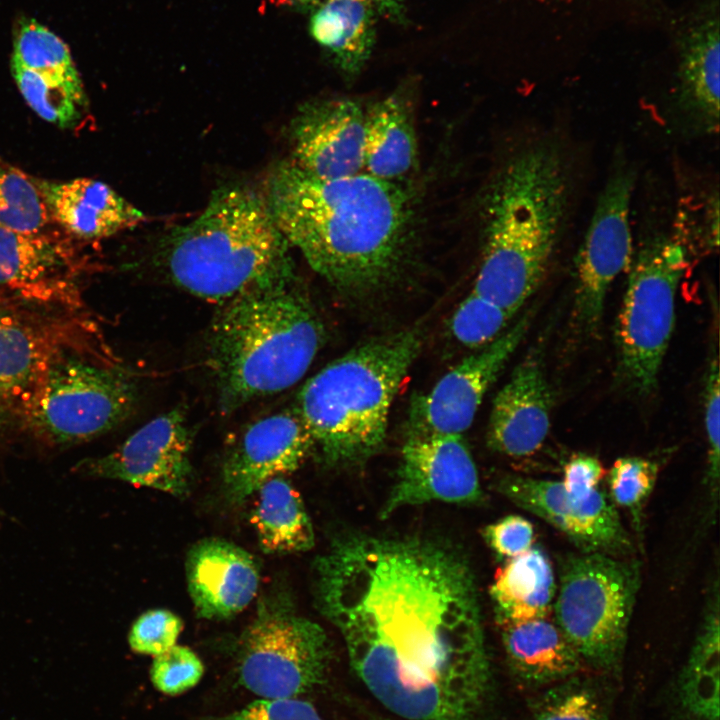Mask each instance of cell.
Instances as JSON below:
<instances>
[{"instance_id": "cell-14", "label": "cell", "mask_w": 720, "mask_h": 720, "mask_svg": "<svg viewBox=\"0 0 720 720\" xmlns=\"http://www.w3.org/2000/svg\"><path fill=\"white\" fill-rule=\"evenodd\" d=\"M192 434L183 406L147 422L110 453L78 464L88 475L185 496L190 488Z\"/></svg>"}, {"instance_id": "cell-19", "label": "cell", "mask_w": 720, "mask_h": 720, "mask_svg": "<svg viewBox=\"0 0 720 720\" xmlns=\"http://www.w3.org/2000/svg\"><path fill=\"white\" fill-rule=\"evenodd\" d=\"M0 294L51 310L82 307L71 251L41 232L0 227Z\"/></svg>"}, {"instance_id": "cell-5", "label": "cell", "mask_w": 720, "mask_h": 720, "mask_svg": "<svg viewBox=\"0 0 720 720\" xmlns=\"http://www.w3.org/2000/svg\"><path fill=\"white\" fill-rule=\"evenodd\" d=\"M266 201L243 184L216 189L204 210L160 239L155 264L175 286L223 303L293 263Z\"/></svg>"}, {"instance_id": "cell-21", "label": "cell", "mask_w": 720, "mask_h": 720, "mask_svg": "<svg viewBox=\"0 0 720 720\" xmlns=\"http://www.w3.org/2000/svg\"><path fill=\"white\" fill-rule=\"evenodd\" d=\"M553 392L540 352H530L494 398L487 430L488 446L513 459L536 453L550 429Z\"/></svg>"}, {"instance_id": "cell-4", "label": "cell", "mask_w": 720, "mask_h": 720, "mask_svg": "<svg viewBox=\"0 0 720 720\" xmlns=\"http://www.w3.org/2000/svg\"><path fill=\"white\" fill-rule=\"evenodd\" d=\"M324 339L323 323L294 264L223 302L208 337V362L220 411L234 412L294 385Z\"/></svg>"}, {"instance_id": "cell-30", "label": "cell", "mask_w": 720, "mask_h": 720, "mask_svg": "<svg viewBox=\"0 0 720 720\" xmlns=\"http://www.w3.org/2000/svg\"><path fill=\"white\" fill-rule=\"evenodd\" d=\"M718 598L680 675L679 699L690 720H719Z\"/></svg>"}, {"instance_id": "cell-31", "label": "cell", "mask_w": 720, "mask_h": 720, "mask_svg": "<svg viewBox=\"0 0 720 720\" xmlns=\"http://www.w3.org/2000/svg\"><path fill=\"white\" fill-rule=\"evenodd\" d=\"M47 205L32 180L0 163V227L40 232L49 221Z\"/></svg>"}, {"instance_id": "cell-40", "label": "cell", "mask_w": 720, "mask_h": 720, "mask_svg": "<svg viewBox=\"0 0 720 720\" xmlns=\"http://www.w3.org/2000/svg\"><path fill=\"white\" fill-rule=\"evenodd\" d=\"M605 475L606 470L598 458L577 453L564 465L561 483L568 494L583 499L599 488Z\"/></svg>"}, {"instance_id": "cell-10", "label": "cell", "mask_w": 720, "mask_h": 720, "mask_svg": "<svg viewBox=\"0 0 720 720\" xmlns=\"http://www.w3.org/2000/svg\"><path fill=\"white\" fill-rule=\"evenodd\" d=\"M239 648L240 681L261 698H296L320 684L331 651L324 629L280 593L260 599Z\"/></svg>"}, {"instance_id": "cell-24", "label": "cell", "mask_w": 720, "mask_h": 720, "mask_svg": "<svg viewBox=\"0 0 720 720\" xmlns=\"http://www.w3.org/2000/svg\"><path fill=\"white\" fill-rule=\"evenodd\" d=\"M500 626L506 659L521 680L542 685L569 677L580 669V656L548 617Z\"/></svg>"}, {"instance_id": "cell-27", "label": "cell", "mask_w": 720, "mask_h": 720, "mask_svg": "<svg viewBox=\"0 0 720 720\" xmlns=\"http://www.w3.org/2000/svg\"><path fill=\"white\" fill-rule=\"evenodd\" d=\"M557 582L547 554L532 547L498 569L490 587L500 625L548 617Z\"/></svg>"}, {"instance_id": "cell-33", "label": "cell", "mask_w": 720, "mask_h": 720, "mask_svg": "<svg viewBox=\"0 0 720 720\" xmlns=\"http://www.w3.org/2000/svg\"><path fill=\"white\" fill-rule=\"evenodd\" d=\"M659 473L656 461L640 457L618 458L608 472V487L615 506L630 511L639 522L642 506L651 494Z\"/></svg>"}, {"instance_id": "cell-3", "label": "cell", "mask_w": 720, "mask_h": 720, "mask_svg": "<svg viewBox=\"0 0 720 720\" xmlns=\"http://www.w3.org/2000/svg\"><path fill=\"white\" fill-rule=\"evenodd\" d=\"M571 189L568 158L552 139H537L504 163L484 199V241L474 293L517 313L549 268Z\"/></svg>"}, {"instance_id": "cell-38", "label": "cell", "mask_w": 720, "mask_h": 720, "mask_svg": "<svg viewBox=\"0 0 720 720\" xmlns=\"http://www.w3.org/2000/svg\"><path fill=\"white\" fill-rule=\"evenodd\" d=\"M720 384L718 356L710 361L705 382L704 418L708 446V479L711 489H716L720 472Z\"/></svg>"}, {"instance_id": "cell-39", "label": "cell", "mask_w": 720, "mask_h": 720, "mask_svg": "<svg viewBox=\"0 0 720 720\" xmlns=\"http://www.w3.org/2000/svg\"><path fill=\"white\" fill-rule=\"evenodd\" d=\"M534 720H607L595 696L588 690L573 689L549 700Z\"/></svg>"}, {"instance_id": "cell-32", "label": "cell", "mask_w": 720, "mask_h": 720, "mask_svg": "<svg viewBox=\"0 0 720 720\" xmlns=\"http://www.w3.org/2000/svg\"><path fill=\"white\" fill-rule=\"evenodd\" d=\"M514 315L471 291L450 319V330L462 345L482 348L497 339Z\"/></svg>"}, {"instance_id": "cell-16", "label": "cell", "mask_w": 720, "mask_h": 720, "mask_svg": "<svg viewBox=\"0 0 720 720\" xmlns=\"http://www.w3.org/2000/svg\"><path fill=\"white\" fill-rule=\"evenodd\" d=\"M11 72L26 103L45 121L67 128L82 117L87 97L69 49L33 19L17 28Z\"/></svg>"}, {"instance_id": "cell-18", "label": "cell", "mask_w": 720, "mask_h": 720, "mask_svg": "<svg viewBox=\"0 0 720 720\" xmlns=\"http://www.w3.org/2000/svg\"><path fill=\"white\" fill-rule=\"evenodd\" d=\"M365 122L366 112L351 98L305 103L290 124V161L324 179L363 172Z\"/></svg>"}, {"instance_id": "cell-25", "label": "cell", "mask_w": 720, "mask_h": 720, "mask_svg": "<svg viewBox=\"0 0 720 720\" xmlns=\"http://www.w3.org/2000/svg\"><path fill=\"white\" fill-rule=\"evenodd\" d=\"M378 14L360 0H325L311 10L309 32L344 76L365 67L376 42Z\"/></svg>"}, {"instance_id": "cell-8", "label": "cell", "mask_w": 720, "mask_h": 720, "mask_svg": "<svg viewBox=\"0 0 720 720\" xmlns=\"http://www.w3.org/2000/svg\"><path fill=\"white\" fill-rule=\"evenodd\" d=\"M101 356L71 352L51 363L17 412L40 439L73 445L96 438L127 420L137 389Z\"/></svg>"}, {"instance_id": "cell-36", "label": "cell", "mask_w": 720, "mask_h": 720, "mask_svg": "<svg viewBox=\"0 0 720 720\" xmlns=\"http://www.w3.org/2000/svg\"><path fill=\"white\" fill-rule=\"evenodd\" d=\"M206 720H325L308 702L297 698H260L238 711Z\"/></svg>"}, {"instance_id": "cell-28", "label": "cell", "mask_w": 720, "mask_h": 720, "mask_svg": "<svg viewBox=\"0 0 720 720\" xmlns=\"http://www.w3.org/2000/svg\"><path fill=\"white\" fill-rule=\"evenodd\" d=\"M719 27L708 19L691 34L680 63L678 106L699 131L719 127Z\"/></svg>"}, {"instance_id": "cell-7", "label": "cell", "mask_w": 720, "mask_h": 720, "mask_svg": "<svg viewBox=\"0 0 720 720\" xmlns=\"http://www.w3.org/2000/svg\"><path fill=\"white\" fill-rule=\"evenodd\" d=\"M639 587V565L627 557L581 552L562 559L554 621L581 660L605 669L620 662Z\"/></svg>"}, {"instance_id": "cell-2", "label": "cell", "mask_w": 720, "mask_h": 720, "mask_svg": "<svg viewBox=\"0 0 720 720\" xmlns=\"http://www.w3.org/2000/svg\"><path fill=\"white\" fill-rule=\"evenodd\" d=\"M264 195L289 244L334 288L369 293L400 272L413 216L399 183L366 172L319 178L289 160L272 170Z\"/></svg>"}, {"instance_id": "cell-34", "label": "cell", "mask_w": 720, "mask_h": 720, "mask_svg": "<svg viewBox=\"0 0 720 720\" xmlns=\"http://www.w3.org/2000/svg\"><path fill=\"white\" fill-rule=\"evenodd\" d=\"M203 673L204 666L197 654L176 644L154 657L150 677L158 691L175 696L193 688Z\"/></svg>"}, {"instance_id": "cell-22", "label": "cell", "mask_w": 720, "mask_h": 720, "mask_svg": "<svg viewBox=\"0 0 720 720\" xmlns=\"http://www.w3.org/2000/svg\"><path fill=\"white\" fill-rule=\"evenodd\" d=\"M188 590L197 614L225 619L242 611L255 597L259 570L241 547L218 538L204 539L186 560Z\"/></svg>"}, {"instance_id": "cell-15", "label": "cell", "mask_w": 720, "mask_h": 720, "mask_svg": "<svg viewBox=\"0 0 720 720\" xmlns=\"http://www.w3.org/2000/svg\"><path fill=\"white\" fill-rule=\"evenodd\" d=\"M495 488L518 507L561 531L582 552L618 557L632 553L630 535L615 505L599 488L577 499L565 491L561 481L520 475L501 477Z\"/></svg>"}, {"instance_id": "cell-9", "label": "cell", "mask_w": 720, "mask_h": 720, "mask_svg": "<svg viewBox=\"0 0 720 720\" xmlns=\"http://www.w3.org/2000/svg\"><path fill=\"white\" fill-rule=\"evenodd\" d=\"M618 316V370L639 395L653 392L672 336L675 299L687 266L680 241L667 235L645 240L631 260Z\"/></svg>"}, {"instance_id": "cell-1", "label": "cell", "mask_w": 720, "mask_h": 720, "mask_svg": "<svg viewBox=\"0 0 720 720\" xmlns=\"http://www.w3.org/2000/svg\"><path fill=\"white\" fill-rule=\"evenodd\" d=\"M322 615L370 693L406 720H472L490 685L463 554L421 537L346 534L314 564Z\"/></svg>"}, {"instance_id": "cell-12", "label": "cell", "mask_w": 720, "mask_h": 720, "mask_svg": "<svg viewBox=\"0 0 720 720\" xmlns=\"http://www.w3.org/2000/svg\"><path fill=\"white\" fill-rule=\"evenodd\" d=\"M634 184L632 168L621 165L612 171L579 248L573 316L584 332L598 328L610 285L631 263L630 206Z\"/></svg>"}, {"instance_id": "cell-6", "label": "cell", "mask_w": 720, "mask_h": 720, "mask_svg": "<svg viewBox=\"0 0 720 720\" xmlns=\"http://www.w3.org/2000/svg\"><path fill=\"white\" fill-rule=\"evenodd\" d=\"M422 339L418 328L372 339L306 381L295 411L325 463L357 464L382 447L392 403Z\"/></svg>"}, {"instance_id": "cell-11", "label": "cell", "mask_w": 720, "mask_h": 720, "mask_svg": "<svg viewBox=\"0 0 720 720\" xmlns=\"http://www.w3.org/2000/svg\"><path fill=\"white\" fill-rule=\"evenodd\" d=\"M49 310L0 294V407L18 412L57 358L101 356L88 319Z\"/></svg>"}, {"instance_id": "cell-35", "label": "cell", "mask_w": 720, "mask_h": 720, "mask_svg": "<svg viewBox=\"0 0 720 720\" xmlns=\"http://www.w3.org/2000/svg\"><path fill=\"white\" fill-rule=\"evenodd\" d=\"M182 629V620L173 612L166 609L148 610L133 623L128 643L135 653L155 657L176 645Z\"/></svg>"}, {"instance_id": "cell-37", "label": "cell", "mask_w": 720, "mask_h": 720, "mask_svg": "<svg viewBox=\"0 0 720 720\" xmlns=\"http://www.w3.org/2000/svg\"><path fill=\"white\" fill-rule=\"evenodd\" d=\"M483 536L498 556L509 560L533 547L534 527L523 516L509 515L486 526Z\"/></svg>"}, {"instance_id": "cell-17", "label": "cell", "mask_w": 720, "mask_h": 720, "mask_svg": "<svg viewBox=\"0 0 720 720\" xmlns=\"http://www.w3.org/2000/svg\"><path fill=\"white\" fill-rule=\"evenodd\" d=\"M482 498L478 471L462 435H408L381 517L434 501L471 504Z\"/></svg>"}, {"instance_id": "cell-41", "label": "cell", "mask_w": 720, "mask_h": 720, "mask_svg": "<svg viewBox=\"0 0 720 720\" xmlns=\"http://www.w3.org/2000/svg\"><path fill=\"white\" fill-rule=\"evenodd\" d=\"M325 0H287L296 8L311 11ZM370 4L377 14L401 26L409 24L407 9L404 0H360Z\"/></svg>"}, {"instance_id": "cell-29", "label": "cell", "mask_w": 720, "mask_h": 720, "mask_svg": "<svg viewBox=\"0 0 720 720\" xmlns=\"http://www.w3.org/2000/svg\"><path fill=\"white\" fill-rule=\"evenodd\" d=\"M251 514L266 553L305 552L314 546L313 526L299 493L281 476L263 483Z\"/></svg>"}, {"instance_id": "cell-13", "label": "cell", "mask_w": 720, "mask_h": 720, "mask_svg": "<svg viewBox=\"0 0 720 720\" xmlns=\"http://www.w3.org/2000/svg\"><path fill=\"white\" fill-rule=\"evenodd\" d=\"M525 313L497 339L449 370L409 411L408 435H462L472 424L482 400L525 337L531 323Z\"/></svg>"}, {"instance_id": "cell-23", "label": "cell", "mask_w": 720, "mask_h": 720, "mask_svg": "<svg viewBox=\"0 0 720 720\" xmlns=\"http://www.w3.org/2000/svg\"><path fill=\"white\" fill-rule=\"evenodd\" d=\"M52 216L75 237L111 236L145 220L144 214L104 182L76 178L64 182L36 180Z\"/></svg>"}, {"instance_id": "cell-26", "label": "cell", "mask_w": 720, "mask_h": 720, "mask_svg": "<svg viewBox=\"0 0 720 720\" xmlns=\"http://www.w3.org/2000/svg\"><path fill=\"white\" fill-rule=\"evenodd\" d=\"M417 140L408 103L390 95L366 112L364 167L374 177L399 183L417 163Z\"/></svg>"}, {"instance_id": "cell-20", "label": "cell", "mask_w": 720, "mask_h": 720, "mask_svg": "<svg viewBox=\"0 0 720 720\" xmlns=\"http://www.w3.org/2000/svg\"><path fill=\"white\" fill-rule=\"evenodd\" d=\"M313 448L295 409L249 425L226 453L222 480L226 497L241 503L267 480L299 468Z\"/></svg>"}]
</instances>
